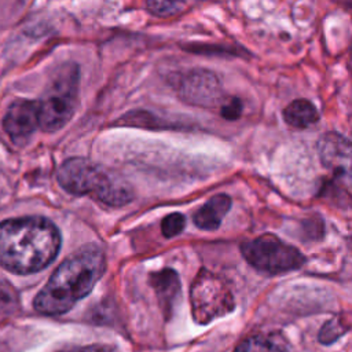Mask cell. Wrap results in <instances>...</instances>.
<instances>
[{
    "label": "cell",
    "mask_w": 352,
    "mask_h": 352,
    "mask_svg": "<svg viewBox=\"0 0 352 352\" xmlns=\"http://www.w3.org/2000/svg\"><path fill=\"white\" fill-rule=\"evenodd\" d=\"M150 282L153 289L155 290L164 314L169 315L173 309L175 301L180 296V280L177 272H175L170 268L161 270L158 272L151 274Z\"/></svg>",
    "instance_id": "10"
},
{
    "label": "cell",
    "mask_w": 352,
    "mask_h": 352,
    "mask_svg": "<svg viewBox=\"0 0 352 352\" xmlns=\"http://www.w3.org/2000/svg\"><path fill=\"white\" fill-rule=\"evenodd\" d=\"M221 87L217 77L208 70H192L182 81V96L188 103L210 107L221 98Z\"/></svg>",
    "instance_id": "8"
},
{
    "label": "cell",
    "mask_w": 352,
    "mask_h": 352,
    "mask_svg": "<svg viewBox=\"0 0 352 352\" xmlns=\"http://www.w3.org/2000/svg\"><path fill=\"white\" fill-rule=\"evenodd\" d=\"M243 257L256 270L276 275L297 270L305 261L302 253L272 234H264L241 246Z\"/></svg>",
    "instance_id": "6"
},
{
    "label": "cell",
    "mask_w": 352,
    "mask_h": 352,
    "mask_svg": "<svg viewBox=\"0 0 352 352\" xmlns=\"http://www.w3.org/2000/svg\"><path fill=\"white\" fill-rule=\"evenodd\" d=\"M106 268L103 250L87 245L74 252L54 271L36 296L34 309L43 315H60L91 293Z\"/></svg>",
    "instance_id": "2"
},
{
    "label": "cell",
    "mask_w": 352,
    "mask_h": 352,
    "mask_svg": "<svg viewBox=\"0 0 352 352\" xmlns=\"http://www.w3.org/2000/svg\"><path fill=\"white\" fill-rule=\"evenodd\" d=\"M58 182L73 195H91L109 206H124L132 199L131 187L100 165L81 157L66 160L58 169Z\"/></svg>",
    "instance_id": "3"
},
{
    "label": "cell",
    "mask_w": 352,
    "mask_h": 352,
    "mask_svg": "<svg viewBox=\"0 0 352 352\" xmlns=\"http://www.w3.org/2000/svg\"><path fill=\"white\" fill-rule=\"evenodd\" d=\"M59 249V230L45 217L26 216L0 223V265L11 272H38L55 260Z\"/></svg>",
    "instance_id": "1"
},
{
    "label": "cell",
    "mask_w": 352,
    "mask_h": 352,
    "mask_svg": "<svg viewBox=\"0 0 352 352\" xmlns=\"http://www.w3.org/2000/svg\"><path fill=\"white\" fill-rule=\"evenodd\" d=\"M231 208V198L226 194H219L206 201L194 214V224L206 231H214L220 227L223 217Z\"/></svg>",
    "instance_id": "11"
},
{
    "label": "cell",
    "mask_w": 352,
    "mask_h": 352,
    "mask_svg": "<svg viewBox=\"0 0 352 352\" xmlns=\"http://www.w3.org/2000/svg\"><path fill=\"white\" fill-rule=\"evenodd\" d=\"M241 113H242V103L238 98H232L221 106V116L226 120H236L239 118Z\"/></svg>",
    "instance_id": "17"
},
{
    "label": "cell",
    "mask_w": 352,
    "mask_h": 352,
    "mask_svg": "<svg viewBox=\"0 0 352 352\" xmlns=\"http://www.w3.org/2000/svg\"><path fill=\"white\" fill-rule=\"evenodd\" d=\"M3 126L14 143L26 142L38 128L37 100H15L6 113Z\"/></svg>",
    "instance_id": "7"
},
{
    "label": "cell",
    "mask_w": 352,
    "mask_h": 352,
    "mask_svg": "<svg viewBox=\"0 0 352 352\" xmlns=\"http://www.w3.org/2000/svg\"><path fill=\"white\" fill-rule=\"evenodd\" d=\"M348 330V324L342 322L341 318H333L327 320L320 331H319V341L322 344H331L334 342L340 336H342Z\"/></svg>",
    "instance_id": "14"
},
{
    "label": "cell",
    "mask_w": 352,
    "mask_h": 352,
    "mask_svg": "<svg viewBox=\"0 0 352 352\" xmlns=\"http://www.w3.org/2000/svg\"><path fill=\"white\" fill-rule=\"evenodd\" d=\"M323 165L338 176H348L351 165V144L336 132L324 133L318 144Z\"/></svg>",
    "instance_id": "9"
},
{
    "label": "cell",
    "mask_w": 352,
    "mask_h": 352,
    "mask_svg": "<svg viewBox=\"0 0 352 352\" xmlns=\"http://www.w3.org/2000/svg\"><path fill=\"white\" fill-rule=\"evenodd\" d=\"M186 226V217L182 213H169L168 216L164 217L162 223H161V231L164 234V236L166 238H172L179 235Z\"/></svg>",
    "instance_id": "15"
},
{
    "label": "cell",
    "mask_w": 352,
    "mask_h": 352,
    "mask_svg": "<svg viewBox=\"0 0 352 352\" xmlns=\"http://www.w3.org/2000/svg\"><path fill=\"white\" fill-rule=\"evenodd\" d=\"M78 95V67L63 65L48 85L38 103V128L55 132L65 126L74 114Z\"/></svg>",
    "instance_id": "4"
},
{
    "label": "cell",
    "mask_w": 352,
    "mask_h": 352,
    "mask_svg": "<svg viewBox=\"0 0 352 352\" xmlns=\"http://www.w3.org/2000/svg\"><path fill=\"white\" fill-rule=\"evenodd\" d=\"M63 352H114L113 348L106 345H88V346H78Z\"/></svg>",
    "instance_id": "18"
},
{
    "label": "cell",
    "mask_w": 352,
    "mask_h": 352,
    "mask_svg": "<svg viewBox=\"0 0 352 352\" xmlns=\"http://www.w3.org/2000/svg\"><path fill=\"white\" fill-rule=\"evenodd\" d=\"M184 7L183 3H175V1H148L146 3V8L154 14L155 16H170L176 12H179Z\"/></svg>",
    "instance_id": "16"
},
{
    "label": "cell",
    "mask_w": 352,
    "mask_h": 352,
    "mask_svg": "<svg viewBox=\"0 0 352 352\" xmlns=\"http://www.w3.org/2000/svg\"><path fill=\"white\" fill-rule=\"evenodd\" d=\"M285 121L294 128H308L318 122L319 113L307 99H296L283 110Z\"/></svg>",
    "instance_id": "13"
},
{
    "label": "cell",
    "mask_w": 352,
    "mask_h": 352,
    "mask_svg": "<svg viewBox=\"0 0 352 352\" xmlns=\"http://www.w3.org/2000/svg\"><path fill=\"white\" fill-rule=\"evenodd\" d=\"M190 301L194 320L206 324L216 318L230 314L234 307V296L226 280L208 270H201L190 290Z\"/></svg>",
    "instance_id": "5"
},
{
    "label": "cell",
    "mask_w": 352,
    "mask_h": 352,
    "mask_svg": "<svg viewBox=\"0 0 352 352\" xmlns=\"http://www.w3.org/2000/svg\"><path fill=\"white\" fill-rule=\"evenodd\" d=\"M235 352H293L289 344L278 334H254L245 338Z\"/></svg>",
    "instance_id": "12"
}]
</instances>
